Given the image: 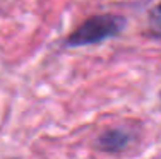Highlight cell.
<instances>
[{"label": "cell", "mask_w": 161, "mask_h": 159, "mask_svg": "<svg viewBox=\"0 0 161 159\" xmlns=\"http://www.w3.org/2000/svg\"><path fill=\"white\" fill-rule=\"evenodd\" d=\"M124 19L112 14L105 16L89 17L80 28H77L67 40V45L70 46H86V45L99 43V41L112 38L122 31L124 28Z\"/></svg>", "instance_id": "1"}, {"label": "cell", "mask_w": 161, "mask_h": 159, "mask_svg": "<svg viewBox=\"0 0 161 159\" xmlns=\"http://www.w3.org/2000/svg\"><path fill=\"white\" fill-rule=\"evenodd\" d=\"M132 142V135L124 128H108L96 139L94 146L105 152H120Z\"/></svg>", "instance_id": "2"}, {"label": "cell", "mask_w": 161, "mask_h": 159, "mask_svg": "<svg viewBox=\"0 0 161 159\" xmlns=\"http://www.w3.org/2000/svg\"><path fill=\"white\" fill-rule=\"evenodd\" d=\"M159 12H161V3H159Z\"/></svg>", "instance_id": "3"}]
</instances>
